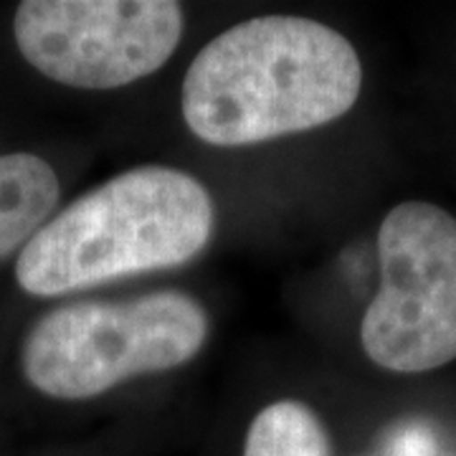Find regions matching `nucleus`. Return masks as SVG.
Instances as JSON below:
<instances>
[{"instance_id":"obj_4","label":"nucleus","mask_w":456,"mask_h":456,"mask_svg":"<svg viewBox=\"0 0 456 456\" xmlns=\"http://www.w3.org/2000/svg\"><path fill=\"white\" fill-rule=\"evenodd\" d=\"M380 287L360 325L362 350L393 373H426L456 358V218L406 200L378 231Z\"/></svg>"},{"instance_id":"obj_5","label":"nucleus","mask_w":456,"mask_h":456,"mask_svg":"<svg viewBox=\"0 0 456 456\" xmlns=\"http://www.w3.org/2000/svg\"><path fill=\"white\" fill-rule=\"evenodd\" d=\"M23 59L74 89H117L173 56L183 8L173 0H26L13 18Z\"/></svg>"},{"instance_id":"obj_7","label":"nucleus","mask_w":456,"mask_h":456,"mask_svg":"<svg viewBox=\"0 0 456 456\" xmlns=\"http://www.w3.org/2000/svg\"><path fill=\"white\" fill-rule=\"evenodd\" d=\"M244 456H330V436L310 406L277 401L254 416Z\"/></svg>"},{"instance_id":"obj_8","label":"nucleus","mask_w":456,"mask_h":456,"mask_svg":"<svg viewBox=\"0 0 456 456\" xmlns=\"http://www.w3.org/2000/svg\"><path fill=\"white\" fill-rule=\"evenodd\" d=\"M439 444L434 431L424 424L401 426L388 441L391 456H436Z\"/></svg>"},{"instance_id":"obj_1","label":"nucleus","mask_w":456,"mask_h":456,"mask_svg":"<svg viewBox=\"0 0 456 456\" xmlns=\"http://www.w3.org/2000/svg\"><path fill=\"white\" fill-rule=\"evenodd\" d=\"M358 51L325 23L259 16L218 33L183 82V117L216 147L256 145L314 130L360 97Z\"/></svg>"},{"instance_id":"obj_6","label":"nucleus","mask_w":456,"mask_h":456,"mask_svg":"<svg viewBox=\"0 0 456 456\" xmlns=\"http://www.w3.org/2000/svg\"><path fill=\"white\" fill-rule=\"evenodd\" d=\"M59 203V178L31 152L0 155V259L26 246Z\"/></svg>"},{"instance_id":"obj_2","label":"nucleus","mask_w":456,"mask_h":456,"mask_svg":"<svg viewBox=\"0 0 456 456\" xmlns=\"http://www.w3.org/2000/svg\"><path fill=\"white\" fill-rule=\"evenodd\" d=\"M213 226V198L200 180L163 165L132 167L38 228L18 256L16 279L33 297H59L170 269L196 259Z\"/></svg>"},{"instance_id":"obj_3","label":"nucleus","mask_w":456,"mask_h":456,"mask_svg":"<svg viewBox=\"0 0 456 456\" xmlns=\"http://www.w3.org/2000/svg\"><path fill=\"white\" fill-rule=\"evenodd\" d=\"M208 314L183 292L127 302H79L41 317L23 342V373L36 391L84 401L137 375L193 360Z\"/></svg>"}]
</instances>
